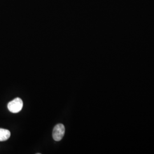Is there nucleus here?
Wrapping results in <instances>:
<instances>
[{
    "mask_svg": "<svg viewBox=\"0 0 154 154\" xmlns=\"http://www.w3.org/2000/svg\"><path fill=\"white\" fill-rule=\"evenodd\" d=\"M11 137V132L8 130L0 128V142L7 140Z\"/></svg>",
    "mask_w": 154,
    "mask_h": 154,
    "instance_id": "7ed1b4c3",
    "label": "nucleus"
},
{
    "mask_svg": "<svg viewBox=\"0 0 154 154\" xmlns=\"http://www.w3.org/2000/svg\"><path fill=\"white\" fill-rule=\"evenodd\" d=\"M65 132V127L62 124L57 125L53 131V138L55 141H60Z\"/></svg>",
    "mask_w": 154,
    "mask_h": 154,
    "instance_id": "f03ea898",
    "label": "nucleus"
},
{
    "mask_svg": "<svg viewBox=\"0 0 154 154\" xmlns=\"http://www.w3.org/2000/svg\"><path fill=\"white\" fill-rule=\"evenodd\" d=\"M22 107L23 102L22 99L20 98H17L11 100L8 105V109L13 113H17L20 112L22 110Z\"/></svg>",
    "mask_w": 154,
    "mask_h": 154,
    "instance_id": "f257e3e1",
    "label": "nucleus"
}]
</instances>
